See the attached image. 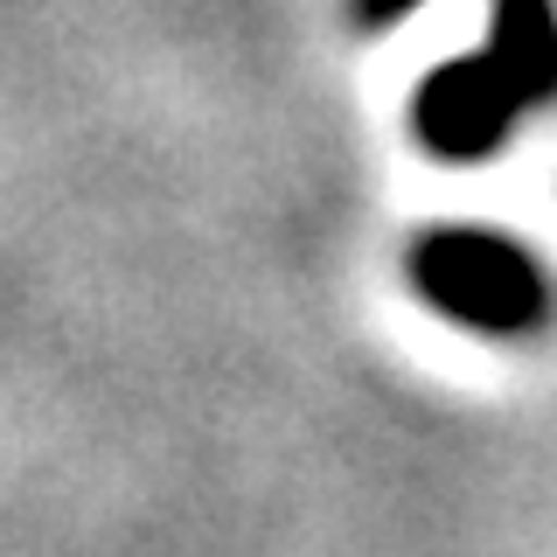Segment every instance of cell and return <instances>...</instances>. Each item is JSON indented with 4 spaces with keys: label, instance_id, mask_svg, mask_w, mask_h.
<instances>
[{
    "label": "cell",
    "instance_id": "1",
    "mask_svg": "<svg viewBox=\"0 0 557 557\" xmlns=\"http://www.w3.org/2000/svg\"><path fill=\"white\" fill-rule=\"evenodd\" d=\"M411 293L432 313L474 327L487 342H530L550 321V278L502 231H474V223H440L411 244Z\"/></svg>",
    "mask_w": 557,
    "mask_h": 557
},
{
    "label": "cell",
    "instance_id": "2",
    "mask_svg": "<svg viewBox=\"0 0 557 557\" xmlns=\"http://www.w3.org/2000/svg\"><path fill=\"white\" fill-rule=\"evenodd\" d=\"M522 112H530V104H522V91L509 84V70L487 57V49H474V57H453L418 84L411 133H418V147L440 153V161H487V153L516 133Z\"/></svg>",
    "mask_w": 557,
    "mask_h": 557
},
{
    "label": "cell",
    "instance_id": "3",
    "mask_svg": "<svg viewBox=\"0 0 557 557\" xmlns=\"http://www.w3.org/2000/svg\"><path fill=\"white\" fill-rule=\"evenodd\" d=\"M481 49L509 70L530 112L557 104V0H495Z\"/></svg>",
    "mask_w": 557,
    "mask_h": 557
},
{
    "label": "cell",
    "instance_id": "4",
    "mask_svg": "<svg viewBox=\"0 0 557 557\" xmlns=\"http://www.w3.org/2000/svg\"><path fill=\"white\" fill-rule=\"evenodd\" d=\"M411 8H425V0H356V22L362 28H391V22H405Z\"/></svg>",
    "mask_w": 557,
    "mask_h": 557
}]
</instances>
